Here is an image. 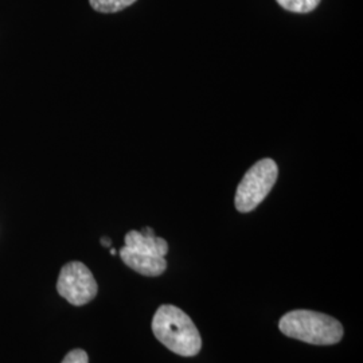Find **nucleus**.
Here are the masks:
<instances>
[{"instance_id": "f257e3e1", "label": "nucleus", "mask_w": 363, "mask_h": 363, "mask_svg": "<svg viewBox=\"0 0 363 363\" xmlns=\"http://www.w3.org/2000/svg\"><path fill=\"white\" fill-rule=\"evenodd\" d=\"M156 339L182 357H194L202 347V339L194 322L175 306H162L152 319Z\"/></svg>"}, {"instance_id": "f03ea898", "label": "nucleus", "mask_w": 363, "mask_h": 363, "mask_svg": "<svg viewBox=\"0 0 363 363\" xmlns=\"http://www.w3.org/2000/svg\"><path fill=\"white\" fill-rule=\"evenodd\" d=\"M279 328L286 337L318 346L337 345L343 337V325L337 319L307 310L288 312L280 319Z\"/></svg>"}, {"instance_id": "7ed1b4c3", "label": "nucleus", "mask_w": 363, "mask_h": 363, "mask_svg": "<svg viewBox=\"0 0 363 363\" xmlns=\"http://www.w3.org/2000/svg\"><path fill=\"white\" fill-rule=\"evenodd\" d=\"M279 177V167L271 157L261 159L247 169L240 182L234 203L240 213H250L271 193Z\"/></svg>"}, {"instance_id": "20e7f679", "label": "nucleus", "mask_w": 363, "mask_h": 363, "mask_svg": "<svg viewBox=\"0 0 363 363\" xmlns=\"http://www.w3.org/2000/svg\"><path fill=\"white\" fill-rule=\"evenodd\" d=\"M57 291L70 304L79 307L96 298L99 286L85 264L72 261L62 267L57 281Z\"/></svg>"}, {"instance_id": "39448f33", "label": "nucleus", "mask_w": 363, "mask_h": 363, "mask_svg": "<svg viewBox=\"0 0 363 363\" xmlns=\"http://www.w3.org/2000/svg\"><path fill=\"white\" fill-rule=\"evenodd\" d=\"M118 253L127 267L143 276L155 277L166 272L167 269V261L162 256L132 250L127 247H121Z\"/></svg>"}, {"instance_id": "423d86ee", "label": "nucleus", "mask_w": 363, "mask_h": 363, "mask_svg": "<svg viewBox=\"0 0 363 363\" xmlns=\"http://www.w3.org/2000/svg\"><path fill=\"white\" fill-rule=\"evenodd\" d=\"M132 250L151 253L164 257L169 252V244L164 238L156 237L155 232L151 228H144L142 232L130 230L125 235V245Z\"/></svg>"}, {"instance_id": "0eeeda50", "label": "nucleus", "mask_w": 363, "mask_h": 363, "mask_svg": "<svg viewBox=\"0 0 363 363\" xmlns=\"http://www.w3.org/2000/svg\"><path fill=\"white\" fill-rule=\"evenodd\" d=\"M136 0H89L91 9L97 13H118L132 6Z\"/></svg>"}, {"instance_id": "6e6552de", "label": "nucleus", "mask_w": 363, "mask_h": 363, "mask_svg": "<svg viewBox=\"0 0 363 363\" xmlns=\"http://www.w3.org/2000/svg\"><path fill=\"white\" fill-rule=\"evenodd\" d=\"M276 1L286 11L296 13H311L320 3V0H276Z\"/></svg>"}, {"instance_id": "1a4fd4ad", "label": "nucleus", "mask_w": 363, "mask_h": 363, "mask_svg": "<svg viewBox=\"0 0 363 363\" xmlns=\"http://www.w3.org/2000/svg\"><path fill=\"white\" fill-rule=\"evenodd\" d=\"M62 363H89V358L84 350H73L66 355Z\"/></svg>"}, {"instance_id": "9d476101", "label": "nucleus", "mask_w": 363, "mask_h": 363, "mask_svg": "<svg viewBox=\"0 0 363 363\" xmlns=\"http://www.w3.org/2000/svg\"><path fill=\"white\" fill-rule=\"evenodd\" d=\"M101 244H103V247H111V245H112V241H111L109 238H106V237H103V238H101Z\"/></svg>"}, {"instance_id": "9b49d317", "label": "nucleus", "mask_w": 363, "mask_h": 363, "mask_svg": "<svg viewBox=\"0 0 363 363\" xmlns=\"http://www.w3.org/2000/svg\"><path fill=\"white\" fill-rule=\"evenodd\" d=\"M111 255H116V249H111Z\"/></svg>"}]
</instances>
